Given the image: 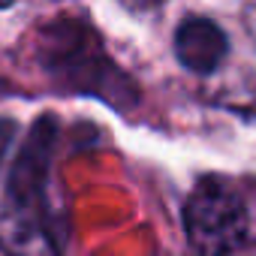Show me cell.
<instances>
[{"mask_svg": "<svg viewBox=\"0 0 256 256\" xmlns=\"http://www.w3.org/2000/svg\"><path fill=\"white\" fill-rule=\"evenodd\" d=\"M54 124L36 120L10 175L0 181V250L10 256H58V238L46 208V178Z\"/></svg>", "mask_w": 256, "mask_h": 256, "instance_id": "cell-1", "label": "cell"}, {"mask_svg": "<svg viewBox=\"0 0 256 256\" xmlns=\"http://www.w3.org/2000/svg\"><path fill=\"white\" fill-rule=\"evenodd\" d=\"M247 30H250V36L256 40V6L247 10Z\"/></svg>", "mask_w": 256, "mask_h": 256, "instance_id": "cell-5", "label": "cell"}, {"mask_svg": "<svg viewBox=\"0 0 256 256\" xmlns=\"http://www.w3.org/2000/svg\"><path fill=\"white\" fill-rule=\"evenodd\" d=\"M12 136H16V124L12 120H0V157H4L6 145L12 142Z\"/></svg>", "mask_w": 256, "mask_h": 256, "instance_id": "cell-4", "label": "cell"}, {"mask_svg": "<svg viewBox=\"0 0 256 256\" xmlns=\"http://www.w3.org/2000/svg\"><path fill=\"white\" fill-rule=\"evenodd\" d=\"M184 232L193 250L223 256L244 244L250 232V211L229 181L205 178L184 202Z\"/></svg>", "mask_w": 256, "mask_h": 256, "instance_id": "cell-2", "label": "cell"}, {"mask_svg": "<svg viewBox=\"0 0 256 256\" xmlns=\"http://www.w3.org/2000/svg\"><path fill=\"white\" fill-rule=\"evenodd\" d=\"M229 52L226 34L208 18H187L175 34V54L190 72H214Z\"/></svg>", "mask_w": 256, "mask_h": 256, "instance_id": "cell-3", "label": "cell"}]
</instances>
